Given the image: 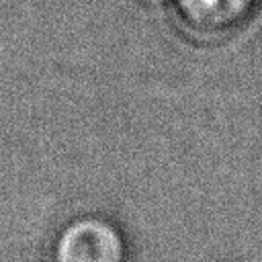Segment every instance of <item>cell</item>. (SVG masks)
<instances>
[{"mask_svg": "<svg viewBox=\"0 0 262 262\" xmlns=\"http://www.w3.org/2000/svg\"><path fill=\"white\" fill-rule=\"evenodd\" d=\"M51 262H131L123 229L102 215L70 219L53 239Z\"/></svg>", "mask_w": 262, "mask_h": 262, "instance_id": "cell-1", "label": "cell"}, {"mask_svg": "<svg viewBox=\"0 0 262 262\" xmlns=\"http://www.w3.org/2000/svg\"><path fill=\"white\" fill-rule=\"evenodd\" d=\"M147 2H151V0H147Z\"/></svg>", "mask_w": 262, "mask_h": 262, "instance_id": "cell-3", "label": "cell"}, {"mask_svg": "<svg viewBox=\"0 0 262 262\" xmlns=\"http://www.w3.org/2000/svg\"><path fill=\"white\" fill-rule=\"evenodd\" d=\"M174 18L199 41H221L246 29L262 10V0H170Z\"/></svg>", "mask_w": 262, "mask_h": 262, "instance_id": "cell-2", "label": "cell"}]
</instances>
